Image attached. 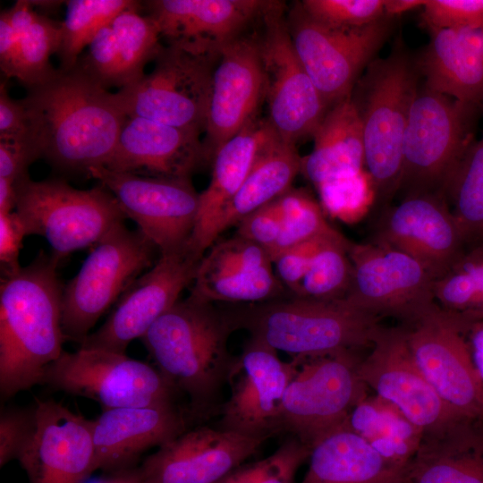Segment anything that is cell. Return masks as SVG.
Wrapping results in <instances>:
<instances>
[{
	"label": "cell",
	"instance_id": "1",
	"mask_svg": "<svg viewBox=\"0 0 483 483\" xmlns=\"http://www.w3.org/2000/svg\"><path fill=\"white\" fill-rule=\"evenodd\" d=\"M21 101L40 157L59 170L87 175L106 165L127 117L115 93L77 66L56 70Z\"/></svg>",
	"mask_w": 483,
	"mask_h": 483
},
{
	"label": "cell",
	"instance_id": "2",
	"mask_svg": "<svg viewBox=\"0 0 483 483\" xmlns=\"http://www.w3.org/2000/svg\"><path fill=\"white\" fill-rule=\"evenodd\" d=\"M233 331L225 310L189 295L140 338L156 367L186 397L194 424L220 411L222 392L236 360L228 349Z\"/></svg>",
	"mask_w": 483,
	"mask_h": 483
},
{
	"label": "cell",
	"instance_id": "3",
	"mask_svg": "<svg viewBox=\"0 0 483 483\" xmlns=\"http://www.w3.org/2000/svg\"><path fill=\"white\" fill-rule=\"evenodd\" d=\"M58 263L43 251L0 284V394L8 399L41 385L45 369L64 352V285Z\"/></svg>",
	"mask_w": 483,
	"mask_h": 483
},
{
	"label": "cell",
	"instance_id": "4",
	"mask_svg": "<svg viewBox=\"0 0 483 483\" xmlns=\"http://www.w3.org/2000/svg\"><path fill=\"white\" fill-rule=\"evenodd\" d=\"M225 310L235 330L245 329L250 337L292 357L371 347L382 326L381 318L344 299L292 296Z\"/></svg>",
	"mask_w": 483,
	"mask_h": 483
},
{
	"label": "cell",
	"instance_id": "5",
	"mask_svg": "<svg viewBox=\"0 0 483 483\" xmlns=\"http://www.w3.org/2000/svg\"><path fill=\"white\" fill-rule=\"evenodd\" d=\"M419 75L416 62L398 47L373 60L351 94L362 126L365 169L381 205L400 188L402 141Z\"/></svg>",
	"mask_w": 483,
	"mask_h": 483
},
{
	"label": "cell",
	"instance_id": "6",
	"mask_svg": "<svg viewBox=\"0 0 483 483\" xmlns=\"http://www.w3.org/2000/svg\"><path fill=\"white\" fill-rule=\"evenodd\" d=\"M295 372L278 413L277 435L288 433L310 449L343 428L368 395L359 375V351L294 356Z\"/></svg>",
	"mask_w": 483,
	"mask_h": 483
},
{
	"label": "cell",
	"instance_id": "7",
	"mask_svg": "<svg viewBox=\"0 0 483 483\" xmlns=\"http://www.w3.org/2000/svg\"><path fill=\"white\" fill-rule=\"evenodd\" d=\"M15 212L27 235L43 236L59 264L73 251L95 246L126 218L103 185L79 190L60 179L16 182Z\"/></svg>",
	"mask_w": 483,
	"mask_h": 483
},
{
	"label": "cell",
	"instance_id": "8",
	"mask_svg": "<svg viewBox=\"0 0 483 483\" xmlns=\"http://www.w3.org/2000/svg\"><path fill=\"white\" fill-rule=\"evenodd\" d=\"M160 256L139 229L120 224L106 233L64 285L62 327L66 340L81 343L100 317Z\"/></svg>",
	"mask_w": 483,
	"mask_h": 483
},
{
	"label": "cell",
	"instance_id": "9",
	"mask_svg": "<svg viewBox=\"0 0 483 483\" xmlns=\"http://www.w3.org/2000/svg\"><path fill=\"white\" fill-rule=\"evenodd\" d=\"M475 106L425 85L413 99L402 141L399 191L443 193L450 174L472 142Z\"/></svg>",
	"mask_w": 483,
	"mask_h": 483
},
{
	"label": "cell",
	"instance_id": "10",
	"mask_svg": "<svg viewBox=\"0 0 483 483\" xmlns=\"http://www.w3.org/2000/svg\"><path fill=\"white\" fill-rule=\"evenodd\" d=\"M41 386L90 399L103 411L179 403L181 396L157 367L99 349L64 351L45 369Z\"/></svg>",
	"mask_w": 483,
	"mask_h": 483
},
{
	"label": "cell",
	"instance_id": "11",
	"mask_svg": "<svg viewBox=\"0 0 483 483\" xmlns=\"http://www.w3.org/2000/svg\"><path fill=\"white\" fill-rule=\"evenodd\" d=\"M218 56L161 46L153 60L154 69L115 96L127 116L200 132Z\"/></svg>",
	"mask_w": 483,
	"mask_h": 483
},
{
	"label": "cell",
	"instance_id": "12",
	"mask_svg": "<svg viewBox=\"0 0 483 483\" xmlns=\"http://www.w3.org/2000/svg\"><path fill=\"white\" fill-rule=\"evenodd\" d=\"M260 21L267 120L281 140L296 145L313 136L329 107L296 54L283 3L269 1Z\"/></svg>",
	"mask_w": 483,
	"mask_h": 483
},
{
	"label": "cell",
	"instance_id": "13",
	"mask_svg": "<svg viewBox=\"0 0 483 483\" xmlns=\"http://www.w3.org/2000/svg\"><path fill=\"white\" fill-rule=\"evenodd\" d=\"M392 17L361 27L335 28L309 17L297 4L287 24L306 72L328 107L349 97L390 33Z\"/></svg>",
	"mask_w": 483,
	"mask_h": 483
},
{
	"label": "cell",
	"instance_id": "14",
	"mask_svg": "<svg viewBox=\"0 0 483 483\" xmlns=\"http://www.w3.org/2000/svg\"><path fill=\"white\" fill-rule=\"evenodd\" d=\"M352 277L343 298L352 306L408 326L437 309L434 278L410 255L382 242L351 243Z\"/></svg>",
	"mask_w": 483,
	"mask_h": 483
},
{
	"label": "cell",
	"instance_id": "15",
	"mask_svg": "<svg viewBox=\"0 0 483 483\" xmlns=\"http://www.w3.org/2000/svg\"><path fill=\"white\" fill-rule=\"evenodd\" d=\"M473 322L439 306L402 326L415 361L450 411L460 419L483 420V390L466 340Z\"/></svg>",
	"mask_w": 483,
	"mask_h": 483
},
{
	"label": "cell",
	"instance_id": "16",
	"mask_svg": "<svg viewBox=\"0 0 483 483\" xmlns=\"http://www.w3.org/2000/svg\"><path fill=\"white\" fill-rule=\"evenodd\" d=\"M88 175L112 193L126 218L136 223L160 255L190 244L199 207V193L190 178L140 175L105 166L90 168Z\"/></svg>",
	"mask_w": 483,
	"mask_h": 483
},
{
	"label": "cell",
	"instance_id": "17",
	"mask_svg": "<svg viewBox=\"0 0 483 483\" xmlns=\"http://www.w3.org/2000/svg\"><path fill=\"white\" fill-rule=\"evenodd\" d=\"M202 258L190 244L161 254L123 293L106 320L80 348L125 353L130 343L140 339L179 301L183 289L192 284Z\"/></svg>",
	"mask_w": 483,
	"mask_h": 483
},
{
	"label": "cell",
	"instance_id": "18",
	"mask_svg": "<svg viewBox=\"0 0 483 483\" xmlns=\"http://www.w3.org/2000/svg\"><path fill=\"white\" fill-rule=\"evenodd\" d=\"M359 375L368 388L396 406L423 434L462 420L450 411L420 370L402 326L379 328L370 353L360 363Z\"/></svg>",
	"mask_w": 483,
	"mask_h": 483
},
{
	"label": "cell",
	"instance_id": "19",
	"mask_svg": "<svg viewBox=\"0 0 483 483\" xmlns=\"http://www.w3.org/2000/svg\"><path fill=\"white\" fill-rule=\"evenodd\" d=\"M294 372L293 359L284 361L276 350L250 337L236 356L217 428L250 436L277 435L279 410Z\"/></svg>",
	"mask_w": 483,
	"mask_h": 483
},
{
	"label": "cell",
	"instance_id": "20",
	"mask_svg": "<svg viewBox=\"0 0 483 483\" xmlns=\"http://www.w3.org/2000/svg\"><path fill=\"white\" fill-rule=\"evenodd\" d=\"M270 437L199 424L157 447L139 466L141 483H215Z\"/></svg>",
	"mask_w": 483,
	"mask_h": 483
},
{
	"label": "cell",
	"instance_id": "21",
	"mask_svg": "<svg viewBox=\"0 0 483 483\" xmlns=\"http://www.w3.org/2000/svg\"><path fill=\"white\" fill-rule=\"evenodd\" d=\"M386 212L375 241L418 260L434 281L447 273L468 247L442 193L406 195Z\"/></svg>",
	"mask_w": 483,
	"mask_h": 483
},
{
	"label": "cell",
	"instance_id": "22",
	"mask_svg": "<svg viewBox=\"0 0 483 483\" xmlns=\"http://www.w3.org/2000/svg\"><path fill=\"white\" fill-rule=\"evenodd\" d=\"M265 100V76L258 33L239 37L219 53L214 70L204 146L215 152L258 116Z\"/></svg>",
	"mask_w": 483,
	"mask_h": 483
},
{
	"label": "cell",
	"instance_id": "23",
	"mask_svg": "<svg viewBox=\"0 0 483 483\" xmlns=\"http://www.w3.org/2000/svg\"><path fill=\"white\" fill-rule=\"evenodd\" d=\"M37 428L18 458L30 483H85L95 471L93 420L54 400H37Z\"/></svg>",
	"mask_w": 483,
	"mask_h": 483
},
{
	"label": "cell",
	"instance_id": "24",
	"mask_svg": "<svg viewBox=\"0 0 483 483\" xmlns=\"http://www.w3.org/2000/svg\"><path fill=\"white\" fill-rule=\"evenodd\" d=\"M269 1L152 0L146 6L167 45L205 55H219L258 20Z\"/></svg>",
	"mask_w": 483,
	"mask_h": 483
},
{
	"label": "cell",
	"instance_id": "25",
	"mask_svg": "<svg viewBox=\"0 0 483 483\" xmlns=\"http://www.w3.org/2000/svg\"><path fill=\"white\" fill-rule=\"evenodd\" d=\"M192 425L187 406L180 403L102 411L93 420L96 470L112 474L137 467L147 450L163 445Z\"/></svg>",
	"mask_w": 483,
	"mask_h": 483
},
{
	"label": "cell",
	"instance_id": "26",
	"mask_svg": "<svg viewBox=\"0 0 483 483\" xmlns=\"http://www.w3.org/2000/svg\"><path fill=\"white\" fill-rule=\"evenodd\" d=\"M199 131L127 116L105 167L140 175L190 178L208 159Z\"/></svg>",
	"mask_w": 483,
	"mask_h": 483
},
{
	"label": "cell",
	"instance_id": "27",
	"mask_svg": "<svg viewBox=\"0 0 483 483\" xmlns=\"http://www.w3.org/2000/svg\"><path fill=\"white\" fill-rule=\"evenodd\" d=\"M139 7L123 10L106 24L78 61L76 66L105 89H121L139 81L161 47L156 21L140 14Z\"/></svg>",
	"mask_w": 483,
	"mask_h": 483
},
{
	"label": "cell",
	"instance_id": "28",
	"mask_svg": "<svg viewBox=\"0 0 483 483\" xmlns=\"http://www.w3.org/2000/svg\"><path fill=\"white\" fill-rule=\"evenodd\" d=\"M276 138L267 119L258 116L212 157L213 168L208 187L199 193V207L190 242L199 256L216 242L221 218L262 151Z\"/></svg>",
	"mask_w": 483,
	"mask_h": 483
},
{
	"label": "cell",
	"instance_id": "29",
	"mask_svg": "<svg viewBox=\"0 0 483 483\" xmlns=\"http://www.w3.org/2000/svg\"><path fill=\"white\" fill-rule=\"evenodd\" d=\"M416 62L424 85L483 112V25L431 30Z\"/></svg>",
	"mask_w": 483,
	"mask_h": 483
},
{
	"label": "cell",
	"instance_id": "30",
	"mask_svg": "<svg viewBox=\"0 0 483 483\" xmlns=\"http://www.w3.org/2000/svg\"><path fill=\"white\" fill-rule=\"evenodd\" d=\"M402 483H483V420H456L424 433Z\"/></svg>",
	"mask_w": 483,
	"mask_h": 483
},
{
	"label": "cell",
	"instance_id": "31",
	"mask_svg": "<svg viewBox=\"0 0 483 483\" xmlns=\"http://www.w3.org/2000/svg\"><path fill=\"white\" fill-rule=\"evenodd\" d=\"M312 137L313 149L301 157L300 173L315 187L365 169L362 126L351 95L328 108Z\"/></svg>",
	"mask_w": 483,
	"mask_h": 483
},
{
	"label": "cell",
	"instance_id": "32",
	"mask_svg": "<svg viewBox=\"0 0 483 483\" xmlns=\"http://www.w3.org/2000/svg\"><path fill=\"white\" fill-rule=\"evenodd\" d=\"M309 461L301 483H402L403 470L345 427L315 445Z\"/></svg>",
	"mask_w": 483,
	"mask_h": 483
},
{
	"label": "cell",
	"instance_id": "33",
	"mask_svg": "<svg viewBox=\"0 0 483 483\" xmlns=\"http://www.w3.org/2000/svg\"><path fill=\"white\" fill-rule=\"evenodd\" d=\"M301 161L295 145L279 138L273 140L262 151L225 209L218 227L219 235L289 191L301 172Z\"/></svg>",
	"mask_w": 483,
	"mask_h": 483
},
{
	"label": "cell",
	"instance_id": "34",
	"mask_svg": "<svg viewBox=\"0 0 483 483\" xmlns=\"http://www.w3.org/2000/svg\"><path fill=\"white\" fill-rule=\"evenodd\" d=\"M364 439L390 464L404 470L419 449L423 431L396 406L368 394L350 412L344 426Z\"/></svg>",
	"mask_w": 483,
	"mask_h": 483
},
{
	"label": "cell",
	"instance_id": "35",
	"mask_svg": "<svg viewBox=\"0 0 483 483\" xmlns=\"http://www.w3.org/2000/svg\"><path fill=\"white\" fill-rule=\"evenodd\" d=\"M443 194L467 245L483 243V134L466 148Z\"/></svg>",
	"mask_w": 483,
	"mask_h": 483
},
{
	"label": "cell",
	"instance_id": "36",
	"mask_svg": "<svg viewBox=\"0 0 483 483\" xmlns=\"http://www.w3.org/2000/svg\"><path fill=\"white\" fill-rule=\"evenodd\" d=\"M284 286L273 267L255 271L197 270L190 296L201 301L260 303L281 299Z\"/></svg>",
	"mask_w": 483,
	"mask_h": 483
},
{
	"label": "cell",
	"instance_id": "37",
	"mask_svg": "<svg viewBox=\"0 0 483 483\" xmlns=\"http://www.w3.org/2000/svg\"><path fill=\"white\" fill-rule=\"evenodd\" d=\"M131 0H71L60 23V43L56 55L63 71L73 69L82 50L97 32L118 13L139 4Z\"/></svg>",
	"mask_w": 483,
	"mask_h": 483
},
{
	"label": "cell",
	"instance_id": "38",
	"mask_svg": "<svg viewBox=\"0 0 483 483\" xmlns=\"http://www.w3.org/2000/svg\"><path fill=\"white\" fill-rule=\"evenodd\" d=\"M437 304L448 312L483 319V243L469 245L453 267L433 284Z\"/></svg>",
	"mask_w": 483,
	"mask_h": 483
},
{
	"label": "cell",
	"instance_id": "39",
	"mask_svg": "<svg viewBox=\"0 0 483 483\" xmlns=\"http://www.w3.org/2000/svg\"><path fill=\"white\" fill-rule=\"evenodd\" d=\"M351 243L338 231L326 237L293 296L315 300L343 299L352 277L349 256Z\"/></svg>",
	"mask_w": 483,
	"mask_h": 483
},
{
	"label": "cell",
	"instance_id": "40",
	"mask_svg": "<svg viewBox=\"0 0 483 483\" xmlns=\"http://www.w3.org/2000/svg\"><path fill=\"white\" fill-rule=\"evenodd\" d=\"M15 35V34H14ZM16 48L9 78H15L28 89L54 75L56 69L50 56L60 43V23L38 14L35 21L20 35H15Z\"/></svg>",
	"mask_w": 483,
	"mask_h": 483
},
{
	"label": "cell",
	"instance_id": "41",
	"mask_svg": "<svg viewBox=\"0 0 483 483\" xmlns=\"http://www.w3.org/2000/svg\"><path fill=\"white\" fill-rule=\"evenodd\" d=\"M282 218V233L271 259L283 250L335 230L325 212L307 191L290 189L275 199Z\"/></svg>",
	"mask_w": 483,
	"mask_h": 483
},
{
	"label": "cell",
	"instance_id": "42",
	"mask_svg": "<svg viewBox=\"0 0 483 483\" xmlns=\"http://www.w3.org/2000/svg\"><path fill=\"white\" fill-rule=\"evenodd\" d=\"M316 188L325 214L345 223L360 220L376 201L374 184L366 169L328 179Z\"/></svg>",
	"mask_w": 483,
	"mask_h": 483
},
{
	"label": "cell",
	"instance_id": "43",
	"mask_svg": "<svg viewBox=\"0 0 483 483\" xmlns=\"http://www.w3.org/2000/svg\"><path fill=\"white\" fill-rule=\"evenodd\" d=\"M310 453L309 446L289 436L270 455L243 462L215 483H294L299 468Z\"/></svg>",
	"mask_w": 483,
	"mask_h": 483
},
{
	"label": "cell",
	"instance_id": "44",
	"mask_svg": "<svg viewBox=\"0 0 483 483\" xmlns=\"http://www.w3.org/2000/svg\"><path fill=\"white\" fill-rule=\"evenodd\" d=\"M302 11L312 20L335 28H356L385 15V0H303Z\"/></svg>",
	"mask_w": 483,
	"mask_h": 483
},
{
	"label": "cell",
	"instance_id": "45",
	"mask_svg": "<svg viewBox=\"0 0 483 483\" xmlns=\"http://www.w3.org/2000/svg\"><path fill=\"white\" fill-rule=\"evenodd\" d=\"M269 267H273V263L267 250L237 235L215 242L199 265V269L206 271H255Z\"/></svg>",
	"mask_w": 483,
	"mask_h": 483
},
{
	"label": "cell",
	"instance_id": "46",
	"mask_svg": "<svg viewBox=\"0 0 483 483\" xmlns=\"http://www.w3.org/2000/svg\"><path fill=\"white\" fill-rule=\"evenodd\" d=\"M37 428V406L5 407L0 415V466L18 460Z\"/></svg>",
	"mask_w": 483,
	"mask_h": 483
},
{
	"label": "cell",
	"instance_id": "47",
	"mask_svg": "<svg viewBox=\"0 0 483 483\" xmlns=\"http://www.w3.org/2000/svg\"><path fill=\"white\" fill-rule=\"evenodd\" d=\"M423 7L431 30L483 25V0H426Z\"/></svg>",
	"mask_w": 483,
	"mask_h": 483
},
{
	"label": "cell",
	"instance_id": "48",
	"mask_svg": "<svg viewBox=\"0 0 483 483\" xmlns=\"http://www.w3.org/2000/svg\"><path fill=\"white\" fill-rule=\"evenodd\" d=\"M335 232L336 230L288 248L272 259L277 278L292 296L297 292L318 249L325 238Z\"/></svg>",
	"mask_w": 483,
	"mask_h": 483
},
{
	"label": "cell",
	"instance_id": "49",
	"mask_svg": "<svg viewBox=\"0 0 483 483\" xmlns=\"http://www.w3.org/2000/svg\"><path fill=\"white\" fill-rule=\"evenodd\" d=\"M236 226L235 235L261 246L271 255L282 233V218L275 200L250 213Z\"/></svg>",
	"mask_w": 483,
	"mask_h": 483
},
{
	"label": "cell",
	"instance_id": "50",
	"mask_svg": "<svg viewBox=\"0 0 483 483\" xmlns=\"http://www.w3.org/2000/svg\"><path fill=\"white\" fill-rule=\"evenodd\" d=\"M27 236L24 226L15 211L0 213V267L2 276L16 273L22 240Z\"/></svg>",
	"mask_w": 483,
	"mask_h": 483
},
{
	"label": "cell",
	"instance_id": "51",
	"mask_svg": "<svg viewBox=\"0 0 483 483\" xmlns=\"http://www.w3.org/2000/svg\"><path fill=\"white\" fill-rule=\"evenodd\" d=\"M39 157L30 140H0V177L16 183L29 176L30 165Z\"/></svg>",
	"mask_w": 483,
	"mask_h": 483
},
{
	"label": "cell",
	"instance_id": "52",
	"mask_svg": "<svg viewBox=\"0 0 483 483\" xmlns=\"http://www.w3.org/2000/svg\"><path fill=\"white\" fill-rule=\"evenodd\" d=\"M0 140H30L25 107L21 99L9 96L4 83L0 89Z\"/></svg>",
	"mask_w": 483,
	"mask_h": 483
},
{
	"label": "cell",
	"instance_id": "53",
	"mask_svg": "<svg viewBox=\"0 0 483 483\" xmlns=\"http://www.w3.org/2000/svg\"><path fill=\"white\" fill-rule=\"evenodd\" d=\"M16 48V38L5 11L0 14V67L9 78Z\"/></svg>",
	"mask_w": 483,
	"mask_h": 483
},
{
	"label": "cell",
	"instance_id": "54",
	"mask_svg": "<svg viewBox=\"0 0 483 483\" xmlns=\"http://www.w3.org/2000/svg\"><path fill=\"white\" fill-rule=\"evenodd\" d=\"M471 360L483 390V319L473 322L466 331Z\"/></svg>",
	"mask_w": 483,
	"mask_h": 483
},
{
	"label": "cell",
	"instance_id": "55",
	"mask_svg": "<svg viewBox=\"0 0 483 483\" xmlns=\"http://www.w3.org/2000/svg\"><path fill=\"white\" fill-rule=\"evenodd\" d=\"M17 201L16 184L0 177V213H10L15 210Z\"/></svg>",
	"mask_w": 483,
	"mask_h": 483
},
{
	"label": "cell",
	"instance_id": "56",
	"mask_svg": "<svg viewBox=\"0 0 483 483\" xmlns=\"http://www.w3.org/2000/svg\"><path fill=\"white\" fill-rule=\"evenodd\" d=\"M424 4V0H386L384 11L386 15L393 17L419 6H423Z\"/></svg>",
	"mask_w": 483,
	"mask_h": 483
},
{
	"label": "cell",
	"instance_id": "57",
	"mask_svg": "<svg viewBox=\"0 0 483 483\" xmlns=\"http://www.w3.org/2000/svg\"><path fill=\"white\" fill-rule=\"evenodd\" d=\"M105 483H141L139 467L112 473Z\"/></svg>",
	"mask_w": 483,
	"mask_h": 483
}]
</instances>
